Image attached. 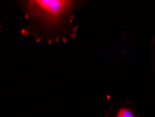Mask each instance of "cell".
Segmentation results:
<instances>
[{
  "mask_svg": "<svg viewBox=\"0 0 155 117\" xmlns=\"http://www.w3.org/2000/svg\"><path fill=\"white\" fill-rule=\"evenodd\" d=\"M115 117H136V115L131 109L123 107L118 109L115 114Z\"/></svg>",
  "mask_w": 155,
  "mask_h": 117,
  "instance_id": "obj_2",
  "label": "cell"
},
{
  "mask_svg": "<svg viewBox=\"0 0 155 117\" xmlns=\"http://www.w3.org/2000/svg\"><path fill=\"white\" fill-rule=\"evenodd\" d=\"M76 2L69 0H31L24 2L29 18L46 28L60 26L74 9Z\"/></svg>",
  "mask_w": 155,
  "mask_h": 117,
  "instance_id": "obj_1",
  "label": "cell"
}]
</instances>
